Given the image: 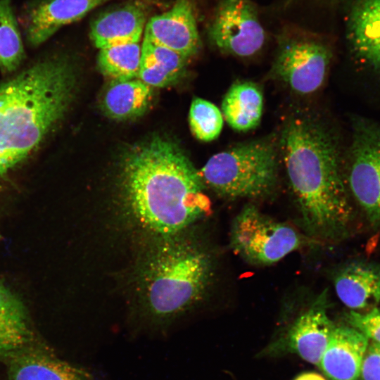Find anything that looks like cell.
Masks as SVG:
<instances>
[{
  "mask_svg": "<svg viewBox=\"0 0 380 380\" xmlns=\"http://www.w3.org/2000/svg\"><path fill=\"white\" fill-rule=\"evenodd\" d=\"M294 380H326L322 375L310 372L298 375Z\"/></svg>",
  "mask_w": 380,
  "mask_h": 380,
  "instance_id": "obj_27",
  "label": "cell"
},
{
  "mask_svg": "<svg viewBox=\"0 0 380 380\" xmlns=\"http://www.w3.org/2000/svg\"><path fill=\"white\" fill-rule=\"evenodd\" d=\"M6 359L8 380H88L78 368L37 350L27 348Z\"/></svg>",
  "mask_w": 380,
  "mask_h": 380,
  "instance_id": "obj_16",
  "label": "cell"
},
{
  "mask_svg": "<svg viewBox=\"0 0 380 380\" xmlns=\"http://www.w3.org/2000/svg\"><path fill=\"white\" fill-rule=\"evenodd\" d=\"M152 98V87L139 79L111 81L102 96L101 109L112 119L131 120L146 111Z\"/></svg>",
  "mask_w": 380,
  "mask_h": 380,
  "instance_id": "obj_19",
  "label": "cell"
},
{
  "mask_svg": "<svg viewBox=\"0 0 380 380\" xmlns=\"http://www.w3.org/2000/svg\"><path fill=\"white\" fill-rule=\"evenodd\" d=\"M348 37L358 56L380 70V0H357L348 19Z\"/></svg>",
  "mask_w": 380,
  "mask_h": 380,
  "instance_id": "obj_17",
  "label": "cell"
},
{
  "mask_svg": "<svg viewBox=\"0 0 380 380\" xmlns=\"http://www.w3.org/2000/svg\"><path fill=\"white\" fill-rule=\"evenodd\" d=\"M76 75L62 58L39 61L0 82V177L24 160L66 113Z\"/></svg>",
  "mask_w": 380,
  "mask_h": 380,
  "instance_id": "obj_3",
  "label": "cell"
},
{
  "mask_svg": "<svg viewBox=\"0 0 380 380\" xmlns=\"http://www.w3.org/2000/svg\"><path fill=\"white\" fill-rule=\"evenodd\" d=\"M327 296L321 294L294 321L286 336L288 348L306 362L319 365L335 327L327 312Z\"/></svg>",
  "mask_w": 380,
  "mask_h": 380,
  "instance_id": "obj_11",
  "label": "cell"
},
{
  "mask_svg": "<svg viewBox=\"0 0 380 380\" xmlns=\"http://www.w3.org/2000/svg\"><path fill=\"white\" fill-rule=\"evenodd\" d=\"M280 144L305 230L327 239L343 234L353 211L340 171L338 151L331 134L315 120L296 116L284 126Z\"/></svg>",
  "mask_w": 380,
  "mask_h": 380,
  "instance_id": "obj_2",
  "label": "cell"
},
{
  "mask_svg": "<svg viewBox=\"0 0 380 380\" xmlns=\"http://www.w3.org/2000/svg\"><path fill=\"white\" fill-rule=\"evenodd\" d=\"M305 241L294 228L266 216L251 204L241 209L231 226L233 251L255 265L275 263L300 248Z\"/></svg>",
  "mask_w": 380,
  "mask_h": 380,
  "instance_id": "obj_6",
  "label": "cell"
},
{
  "mask_svg": "<svg viewBox=\"0 0 380 380\" xmlns=\"http://www.w3.org/2000/svg\"><path fill=\"white\" fill-rule=\"evenodd\" d=\"M347 319L352 327L356 329L369 339L380 343V310L372 309L367 313L351 311Z\"/></svg>",
  "mask_w": 380,
  "mask_h": 380,
  "instance_id": "obj_25",
  "label": "cell"
},
{
  "mask_svg": "<svg viewBox=\"0 0 380 380\" xmlns=\"http://www.w3.org/2000/svg\"><path fill=\"white\" fill-rule=\"evenodd\" d=\"M177 234L160 236L139 269L143 302L155 318H170L186 310L202 298L210 279L209 255Z\"/></svg>",
  "mask_w": 380,
  "mask_h": 380,
  "instance_id": "obj_4",
  "label": "cell"
},
{
  "mask_svg": "<svg viewBox=\"0 0 380 380\" xmlns=\"http://www.w3.org/2000/svg\"><path fill=\"white\" fill-rule=\"evenodd\" d=\"M141 60V46L131 43L101 49L97 63L101 73L111 81L137 77Z\"/></svg>",
  "mask_w": 380,
  "mask_h": 380,
  "instance_id": "obj_21",
  "label": "cell"
},
{
  "mask_svg": "<svg viewBox=\"0 0 380 380\" xmlns=\"http://www.w3.org/2000/svg\"><path fill=\"white\" fill-rule=\"evenodd\" d=\"M198 173L203 183L222 197L260 198L276 185L277 149L266 139L241 144L213 155Z\"/></svg>",
  "mask_w": 380,
  "mask_h": 380,
  "instance_id": "obj_5",
  "label": "cell"
},
{
  "mask_svg": "<svg viewBox=\"0 0 380 380\" xmlns=\"http://www.w3.org/2000/svg\"><path fill=\"white\" fill-rule=\"evenodd\" d=\"M24 48L11 0H0V70L15 71L24 57Z\"/></svg>",
  "mask_w": 380,
  "mask_h": 380,
  "instance_id": "obj_22",
  "label": "cell"
},
{
  "mask_svg": "<svg viewBox=\"0 0 380 380\" xmlns=\"http://www.w3.org/2000/svg\"><path fill=\"white\" fill-rule=\"evenodd\" d=\"M263 108L260 89L249 82H236L231 86L222 102V113L235 130L246 132L257 127Z\"/></svg>",
  "mask_w": 380,
  "mask_h": 380,
  "instance_id": "obj_20",
  "label": "cell"
},
{
  "mask_svg": "<svg viewBox=\"0 0 380 380\" xmlns=\"http://www.w3.org/2000/svg\"><path fill=\"white\" fill-rule=\"evenodd\" d=\"M120 177L127 213L160 236L179 234L208 210L198 172L167 139L156 137L131 148Z\"/></svg>",
  "mask_w": 380,
  "mask_h": 380,
  "instance_id": "obj_1",
  "label": "cell"
},
{
  "mask_svg": "<svg viewBox=\"0 0 380 380\" xmlns=\"http://www.w3.org/2000/svg\"><path fill=\"white\" fill-rule=\"evenodd\" d=\"M146 24L141 6L127 4L99 15L91 23L90 39L99 49L139 43Z\"/></svg>",
  "mask_w": 380,
  "mask_h": 380,
  "instance_id": "obj_14",
  "label": "cell"
},
{
  "mask_svg": "<svg viewBox=\"0 0 380 380\" xmlns=\"http://www.w3.org/2000/svg\"><path fill=\"white\" fill-rule=\"evenodd\" d=\"M368 346L356 329L335 326L318 366L331 380H357Z\"/></svg>",
  "mask_w": 380,
  "mask_h": 380,
  "instance_id": "obj_12",
  "label": "cell"
},
{
  "mask_svg": "<svg viewBox=\"0 0 380 380\" xmlns=\"http://www.w3.org/2000/svg\"><path fill=\"white\" fill-rule=\"evenodd\" d=\"M186 58L166 47L144 39L141 46V63L154 65L179 79L185 69Z\"/></svg>",
  "mask_w": 380,
  "mask_h": 380,
  "instance_id": "obj_24",
  "label": "cell"
},
{
  "mask_svg": "<svg viewBox=\"0 0 380 380\" xmlns=\"http://www.w3.org/2000/svg\"><path fill=\"white\" fill-rule=\"evenodd\" d=\"M189 122L194 135L203 141H210L220 135L223 127L222 111L213 103L196 98L191 104Z\"/></svg>",
  "mask_w": 380,
  "mask_h": 380,
  "instance_id": "obj_23",
  "label": "cell"
},
{
  "mask_svg": "<svg viewBox=\"0 0 380 380\" xmlns=\"http://www.w3.org/2000/svg\"><path fill=\"white\" fill-rule=\"evenodd\" d=\"M107 0H44L30 12L27 38L33 46L45 42L60 27L79 20Z\"/></svg>",
  "mask_w": 380,
  "mask_h": 380,
  "instance_id": "obj_13",
  "label": "cell"
},
{
  "mask_svg": "<svg viewBox=\"0 0 380 380\" xmlns=\"http://www.w3.org/2000/svg\"><path fill=\"white\" fill-rule=\"evenodd\" d=\"M337 296L353 310L380 303V265L353 262L341 269L334 278Z\"/></svg>",
  "mask_w": 380,
  "mask_h": 380,
  "instance_id": "obj_15",
  "label": "cell"
},
{
  "mask_svg": "<svg viewBox=\"0 0 380 380\" xmlns=\"http://www.w3.org/2000/svg\"><path fill=\"white\" fill-rule=\"evenodd\" d=\"M360 376L362 380H380V343L373 341L369 344Z\"/></svg>",
  "mask_w": 380,
  "mask_h": 380,
  "instance_id": "obj_26",
  "label": "cell"
},
{
  "mask_svg": "<svg viewBox=\"0 0 380 380\" xmlns=\"http://www.w3.org/2000/svg\"><path fill=\"white\" fill-rule=\"evenodd\" d=\"M331 52L310 39H289L283 42L273 64V73L293 91L302 94L317 91L323 84Z\"/></svg>",
  "mask_w": 380,
  "mask_h": 380,
  "instance_id": "obj_9",
  "label": "cell"
},
{
  "mask_svg": "<svg viewBox=\"0 0 380 380\" xmlns=\"http://www.w3.org/2000/svg\"><path fill=\"white\" fill-rule=\"evenodd\" d=\"M32 339L23 302L0 281V357L7 358L27 348Z\"/></svg>",
  "mask_w": 380,
  "mask_h": 380,
  "instance_id": "obj_18",
  "label": "cell"
},
{
  "mask_svg": "<svg viewBox=\"0 0 380 380\" xmlns=\"http://www.w3.org/2000/svg\"><path fill=\"white\" fill-rule=\"evenodd\" d=\"M208 32L218 49L241 57L258 52L266 38L258 11L250 0H221Z\"/></svg>",
  "mask_w": 380,
  "mask_h": 380,
  "instance_id": "obj_8",
  "label": "cell"
},
{
  "mask_svg": "<svg viewBox=\"0 0 380 380\" xmlns=\"http://www.w3.org/2000/svg\"><path fill=\"white\" fill-rule=\"evenodd\" d=\"M350 191L374 226H380V127L356 122L350 158Z\"/></svg>",
  "mask_w": 380,
  "mask_h": 380,
  "instance_id": "obj_7",
  "label": "cell"
},
{
  "mask_svg": "<svg viewBox=\"0 0 380 380\" xmlns=\"http://www.w3.org/2000/svg\"><path fill=\"white\" fill-rule=\"evenodd\" d=\"M144 37V39L171 49L186 59L196 54L201 42L191 1L177 0L167 11L151 18L146 24Z\"/></svg>",
  "mask_w": 380,
  "mask_h": 380,
  "instance_id": "obj_10",
  "label": "cell"
}]
</instances>
